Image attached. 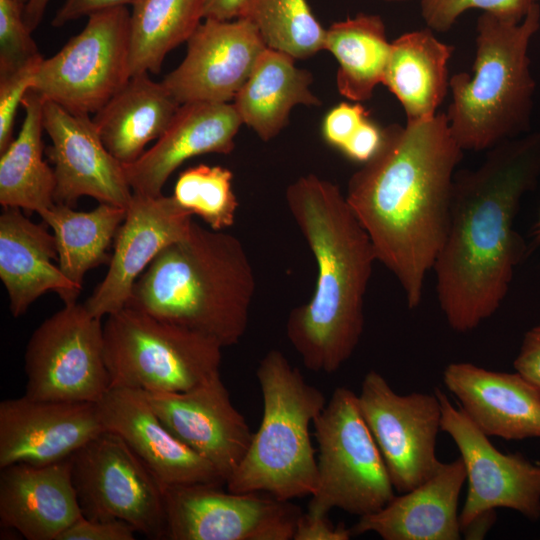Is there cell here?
<instances>
[{
    "label": "cell",
    "instance_id": "obj_1",
    "mask_svg": "<svg viewBox=\"0 0 540 540\" xmlns=\"http://www.w3.org/2000/svg\"><path fill=\"white\" fill-rule=\"evenodd\" d=\"M463 152L443 112L392 124L377 154L348 181L346 200L410 309L421 303L443 245Z\"/></svg>",
    "mask_w": 540,
    "mask_h": 540
},
{
    "label": "cell",
    "instance_id": "obj_2",
    "mask_svg": "<svg viewBox=\"0 0 540 540\" xmlns=\"http://www.w3.org/2000/svg\"><path fill=\"white\" fill-rule=\"evenodd\" d=\"M540 179V131L488 150L475 169L455 174L449 223L433 270L448 325L466 333L505 299L525 252L515 218Z\"/></svg>",
    "mask_w": 540,
    "mask_h": 540
},
{
    "label": "cell",
    "instance_id": "obj_3",
    "mask_svg": "<svg viewBox=\"0 0 540 540\" xmlns=\"http://www.w3.org/2000/svg\"><path fill=\"white\" fill-rule=\"evenodd\" d=\"M285 199L317 266L312 296L290 311L286 335L308 370L333 373L362 337L376 254L336 184L301 176L287 187Z\"/></svg>",
    "mask_w": 540,
    "mask_h": 540
},
{
    "label": "cell",
    "instance_id": "obj_4",
    "mask_svg": "<svg viewBox=\"0 0 540 540\" xmlns=\"http://www.w3.org/2000/svg\"><path fill=\"white\" fill-rule=\"evenodd\" d=\"M255 289L241 241L193 221L138 277L126 306L205 334L224 348L244 336Z\"/></svg>",
    "mask_w": 540,
    "mask_h": 540
},
{
    "label": "cell",
    "instance_id": "obj_5",
    "mask_svg": "<svg viewBox=\"0 0 540 540\" xmlns=\"http://www.w3.org/2000/svg\"><path fill=\"white\" fill-rule=\"evenodd\" d=\"M540 28L538 2L520 22L482 12L472 72L449 80L445 113L463 151H484L531 131L536 82L529 46Z\"/></svg>",
    "mask_w": 540,
    "mask_h": 540
},
{
    "label": "cell",
    "instance_id": "obj_6",
    "mask_svg": "<svg viewBox=\"0 0 540 540\" xmlns=\"http://www.w3.org/2000/svg\"><path fill=\"white\" fill-rule=\"evenodd\" d=\"M256 377L263 399L262 420L226 481L227 490L262 492L280 500L310 496L317 483V458L309 428L326 399L277 349L263 356Z\"/></svg>",
    "mask_w": 540,
    "mask_h": 540
},
{
    "label": "cell",
    "instance_id": "obj_7",
    "mask_svg": "<svg viewBox=\"0 0 540 540\" xmlns=\"http://www.w3.org/2000/svg\"><path fill=\"white\" fill-rule=\"evenodd\" d=\"M103 332L110 387L183 392L220 375L218 341L143 311L109 314Z\"/></svg>",
    "mask_w": 540,
    "mask_h": 540
},
{
    "label": "cell",
    "instance_id": "obj_8",
    "mask_svg": "<svg viewBox=\"0 0 540 540\" xmlns=\"http://www.w3.org/2000/svg\"><path fill=\"white\" fill-rule=\"evenodd\" d=\"M318 443L317 483L307 511L339 508L359 517L390 502L394 487L358 408L357 394L337 387L313 422Z\"/></svg>",
    "mask_w": 540,
    "mask_h": 540
},
{
    "label": "cell",
    "instance_id": "obj_9",
    "mask_svg": "<svg viewBox=\"0 0 540 540\" xmlns=\"http://www.w3.org/2000/svg\"><path fill=\"white\" fill-rule=\"evenodd\" d=\"M87 17L80 33L42 60L31 90L72 113L91 115L131 78L130 11L119 6Z\"/></svg>",
    "mask_w": 540,
    "mask_h": 540
},
{
    "label": "cell",
    "instance_id": "obj_10",
    "mask_svg": "<svg viewBox=\"0 0 540 540\" xmlns=\"http://www.w3.org/2000/svg\"><path fill=\"white\" fill-rule=\"evenodd\" d=\"M24 359L29 398L97 403L110 388L103 324L77 301L34 330Z\"/></svg>",
    "mask_w": 540,
    "mask_h": 540
},
{
    "label": "cell",
    "instance_id": "obj_11",
    "mask_svg": "<svg viewBox=\"0 0 540 540\" xmlns=\"http://www.w3.org/2000/svg\"><path fill=\"white\" fill-rule=\"evenodd\" d=\"M70 461L84 517L124 520L150 539H165L163 486L119 436L104 430Z\"/></svg>",
    "mask_w": 540,
    "mask_h": 540
},
{
    "label": "cell",
    "instance_id": "obj_12",
    "mask_svg": "<svg viewBox=\"0 0 540 540\" xmlns=\"http://www.w3.org/2000/svg\"><path fill=\"white\" fill-rule=\"evenodd\" d=\"M358 408L385 462L395 490L404 493L441 466L436 441L442 409L435 393H396L377 371L363 378Z\"/></svg>",
    "mask_w": 540,
    "mask_h": 540
},
{
    "label": "cell",
    "instance_id": "obj_13",
    "mask_svg": "<svg viewBox=\"0 0 540 540\" xmlns=\"http://www.w3.org/2000/svg\"><path fill=\"white\" fill-rule=\"evenodd\" d=\"M163 493L170 540H291L303 513L290 500L221 485L165 486Z\"/></svg>",
    "mask_w": 540,
    "mask_h": 540
},
{
    "label": "cell",
    "instance_id": "obj_14",
    "mask_svg": "<svg viewBox=\"0 0 540 540\" xmlns=\"http://www.w3.org/2000/svg\"><path fill=\"white\" fill-rule=\"evenodd\" d=\"M442 409L441 431L456 444L468 490L459 514L462 530L479 516L508 508L530 521L540 518V463L521 453H502L447 395L436 388Z\"/></svg>",
    "mask_w": 540,
    "mask_h": 540
},
{
    "label": "cell",
    "instance_id": "obj_15",
    "mask_svg": "<svg viewBox=\"0 0 540 540\" xmlns=\"http://www.w3.org/2000/svg\"><path fill=\"white\" fill-rule=\"evenodd\" d=\"M186 43L183 61L162 81L180 105L229 103L267 48L257 28L245 18H206Z\"/></svg>",
    "mask_w": 540,
    "mask_h": 540
},
{
    "label": "cell",
    "instance_id": "obj_16",
    "mask_svg": "<svg viewBox=\"0 0 540 540\" xmlns=\"http://www.w3.org/2000/svg\"><path fill=\"white\" fill-rule=\"evenodd\" d=\"M43 128L51 140L46 155L53 164L56 204L74 207L80 197L89 196L128 207L133 192L123 165L104 145L90 115L43 99Z\"/></svg>",
    "mask_w": 540,
    "mask_h": 540
},
{
    "label": "cell",
    "instance_id": "obj_17",
    "mask_svg": "<svg viewBox=\"0 0 540 540\" xmlns=\"http://www.w3.org/2000/svg\"><path fill=\"white\" fill-rule=\"evenodd\" d=\"M192 222V214L173 196L133 193L108 271L84 303L89 313L102 319L124 308L138 277L161 250L188 233Z\"/></svg>",
    "mask_w": 540,
    "mask_h": 540
},
{
    "label": "cell",
    "instance_id": "obj_18",
    "mask_svg": "<svg viewBox=\"0 0 540 540\" xmlns=\"http://www.w3.org/2000/svg\"><path fill=\"white\" fill-rule=\"evenodd\" d=\"M155 413L185 445L210 462L226 481L252 439L221 374L183 392H144Z\"/></svg>",
    "mask_w": 540,
    "mask_h": 540
},
{
    "label": "cell",
    "instance_id": "obj_19",
    "mask_svg": "<svg viewBox=\"0 0 540 540\" xmlns=\"http://www.w3.org/2000/svg\"><path fill=\"white\" fill-rule=\"evenodd\" d=\"M97 403L36 400L0 402V468L48 465L70 458L103 432Z\"/></svg>",
    "mask_w": 540,
    "mask_h": 540
},
{
    "label": "cell",
    "instance_id": "obj_20",
    "mask_svg": "<svg viewBox=\"0 0 540 540\" xmlns=\"http://www.w3.org/2000/svg\"><path fill=\"white\" fill-rule=\"evenodd\" d=\"M97 408L104 429L119 436L163 487L225 484L210 462L166 427L144 391L110 387Z\"/></svg>",
    "mask_w": 540,
    "mask_h": 540
},
{
    "label": "cell",
    "instance_id": "obj_21",
    "mask_svg": "<svg viewBox=\"0 0 540 540\" xmlns=\"http://www.w3.org/2000/svg\"><path fill=\"white\" fill-rule=\"evenodd\" d=\"M243 124L233 103L180 105L166 131L135 162L123 165L133 193L158 196L186 160L206 153L229 154Z\"/></svg>",
    "mask_w": 540,
    "mask_h": 540
},
{
    "label": "cell",
    "instance_id": "obj_22",
    "mask_svg": "<svg viewBox=\"0 0 540 540\" xmlns=\"http://www.w3.org/2000/svg\"><path fill=\"white\" fill-rule=\"evenodd\" d=\"M443 382L460 409L488 437L540 439V388L520 373L453 362L445 367Z\"/></svg>",
    "mask_w": 540,
    "mask_h": 540
},
{
    "label": "cell",
    "instance_id": "obj_23",
    "mask_svg": "<svg viewBox=\"0 0 540 540\" xmlns=\"http://www.w3.org/2000/svg\"><path fill=\"white\" fill-rule=\"evenodd\" d=\"M0 523L27 540H57L82 516L70 458L0 468Z\"/></svg>",
    "mask_w": 540,
    "mask_h": 540
},
{
    "label": "cell",
    "instance_id": "obj_24",
    "mask_svg": "<svg viewBox=\"0 0 540 540\" xmlns=\"http://www.w3.org/2000/svg\"><path fill=\"white\" fill-rule=\"evenodd\" d=\"M466 471L459 457L442 463L416 488L402 493L377 512L359 517L352 536L374 532L384 540H458V503Z\"/></svg>",
    "mask_w": 540,
    "mask_h": 540
},
{
    "label": "cell",
    "instance_id": "obj_25",
    "mask_svg": "<svg viewBox=\"0 0 540 540\" xmlns=\"http://www.w3.org/2000/svg\"><path fill=\"white\" fill-rule=\"evenodd\" d=\"M47 226L31 221L18 208H4L0 215V279L15 318L48 291L56 292L64 304L76 302L80 294L81 288L52 263L58 254Z\"/></svg>",
    "mask_w": 540,
    "mask_h": 540
},
{
    "label": "cell",
    "instance_id": "obj_26",
    "mask_svg": "<svg viewBox=\"0 0 540 540\" xmlns=\"http://www.w3.org/2000/svg\"><path fill=\"white\" fill-rule=\"evenodd\" d=\"M179 107L162 82L142 73L131 76L92 119L108 151L128 165L161 137Z\"/></svg>",
    "mask_w": 540,
    "mask_h": 540
},
{
    "label": "cell",
    "instance_id": "obj_27",
    "mask_svg": "<svg viewBox=\"0 0 540 540\" xmlns=\"http://www.w3.org/2000/svg\"><path fill=\"white\" fill-rule=\"evenodd\" d=\"M453 51L429 28L404 33L391 42L382 84L400 102L406 121L438 113L449 90L448 63Z\"/></svg>",
    "mask_w": 540,
    "mask_h": 540
},
{
    "label": "cell",
    "instance_id": "obj_28",
    "mask_svg": "<svg viewBox=\"0 0 540 540\" xmlns=\"http://www.w3.org/2000/svg\"><path fill=\"white\" fill-rule=\"evenodd\" d=\"M295 60L284 52L266 48L233 99L243 124L263 141H270L285 128L293 107L321 104L310 89L311 73L297 67Z\"/></svg>",
    "mask_w": 540,
    "mask_h": 540
},
{
    "label": "cell",
    "instance_id": "obj_29",
    "mask_svg": "<svg viewBox=\"0 0 540 540\" xmlns=\"http://www.w3.org/2000/svg\"><path fill=\"white\" fill-rule=\"evenodd\" d=\"M21 129L0 157V204L39 215L55 205L56 179L43 159V98L34 90L26 94Z\"/></svg>",
    "mask_w": 540,
    "mask_h": 540
},
{
    "label": "cell",
    "instance_id": "obj_30",
    "mask_svg": "<svg viewBox=\"0 0 540 540\" xmlns=\"http://www.w3.org/2000/svg\"><path fill=\"white\" fill-rule=\"evenodd\" d=\"M386 27L378 15L359 13L326 29L325 50L338 62L339 93L353 102L371 99L383 83L390 54Z\"/></svg>",
    "mask_w": 540,
    "mask_h": 540
},
{
    "label": "cell",
    "instance_id": "obj_31",
    "mask_svg": "<svg viewBox=\"0 0 540 540\" xmlns=\"http://www.w3.org/2000/svg\"><path fill=\"white\" fill-rule=\"evenodd\" d=\"M126 216V208L100 203L88 212L56 204L40 217L56 240L58 266L82 289L85 274L110 260L108 250Z\"/></svg>",
    "mask_w": 540,
    "mask_h": 540
},
{
    "label": "cell",
    "instance_id": "obj_32",
    "mask_svg": "<svg viewBox=\"0 0 540 540\" xmlns=\"http://www.w3.org/2000/svg\"><path fill=\"white\" fill-rule=\"evenodd\" d=\"M206 0H133L131 76L159 73L166 55L187 42L204 20Z\"/></svg>",
    "mask_w": 540,
    "mask_h": 540
},
{
    "label": "cell",
    "instance_id": "obj_33",
    "mask_svg": "<svg viewBox=\"0 0 540 540\" xmlns=\"http://www.w3.org/2000/svg\"><path fill=\"white\" fill-rule=\"evenodd\" d=\"M239 18L257 28L267 48L294 59H306L325 50L326 29L307 0H249Z\"/></svg>",
    "mask_w": 540,
    "mask_h": 540
},
{
    "label": "cell",
    "instance_id": "obj_34",
    "mask_svg": "<svg viewBox=\"0 0 540 540\" xmlns=\"http://www.w3.org/2000/svg\"><path fill=\"white\" fill-rule=\"evenodd\" d=\"M232 179L233 174L227 168L199 164L179 174L172 196L209 228L224 231L234 224L239 206Z\"/></svg>",
    "mask_w": 540,
    "mask_h": 540
},
{
    "label": "cell",
    "instance_id": "obj_35",
    "mask_svg": "<svg viewBox=\"0 0 540 540\" xmlns=\"http://www.w3.org/2000/svg\"><path fill=\"white\" fill-rule=\"evenodd\" d=\"M536 3L537 0H421L420 12L427 28L447 32L470 9L520 22Z\"/></svg>",
    "mask_w": 540,
    "mask_h": 540
},
{
    "label": "cell",
    "instance_id": "obj_36",
    "mask_svg": "<svg viewBox=\"0 0 540 540\" xmlns=\"http://www.w3.org/2000/svg\"><path fill=\"white\" fill-rule=\"evenodd\" d=\"M24 20V5L0 0V73L15 70L40 56Z\"/></svg>",
    "mask_w": 540,
    "mask_h": 540
},
{
    "label": "cell",
    "instance_id": "obj_37",
    "mask_svg": "<svg viewBox=\"0 0 540 540\" xmlns=\"http://www.w3.org/2000/svg\"><path fill=\"white\" fill-rule=\"evenodd\" d=\"M43 59L40 55L15 70L0 73V153L14 140L13 128L17 108L32 89Z\"/></svg>",
    "mask_w": 540,
    "mask_h": 540
},
{
    "label": "cell",
    "instance_id": "obj_38",
    "mask_svg": "<svg viewBox=\"0 0 540 540\" xmlns=\"http://www.w3.org/2000/svg\"><path fill=\"white\" fill-rule=\"evenodd\" d=\"M369 118L359 103H340L333 107L323 122V136L328 144L341 150L359 127Z\"/></svg>",
    "mask_w": 540,
    "mask_h": 540
},
{
    "label": "cell",
    "instance_id": "obj_39",
    "mask_svg": "<svg viewBox=\"0 0 540 540\" xmlns=\"http://www.w3.org/2000/svg\"><path fill=\"white\" fill-rule=\"evenodd\" d=\"M136 532L124 520L88 519L82 515L57 540H134Z\"/></svg>",
    "mask_w": 540,
    "mask_h": 540
},
{
    "label": "cell",
    "instance_id": "obj_40",
    "mask_svg": "<svg viewBox=\"0 0 540 540\" xmlns=\"http://www.w3.org/2000/svg\"><path fill=\"white\" fill-rule=\"evenodd\" d=\"M350 528L343 522L334 525L328 514L302 513L299 517L293 540H349Z\"/></svg>",
    "mask_w": 540,
    "mask_h": 540
},
{
    "label": "cell",
    "instance_id": "obj_41",
    "mask_svg": "<svg viewBox=\"0 0 540 540\" xmlns=\"http://www.w3.org/2000/svg\"><path fill=\"white\" fill-rule=\"evenodd\" d=\"M383 141L384 129L368 118L340 151L350 160L363 165L377 154Z\"/></svg>",
    "mask_w": 540,
    "mask_h": 540
},
{
    "label": "cell",
    "instance_id": "obj_42",
    "mask_svg": "<svg viewBox=\"0 0 540 540\" xmlns=\"http://www.w3.org/2000/svg\"><path fill=\"white\" fill-rule=\"evenodd\" d=\"M513 365L516 372L540 388V324L525 333Z\"/></svg>",
    "mask_w": 540,
    "mask_h": 540
},
{
    "label": "cell",
    "instance_id": "obj_43",
    "mask_svg": "<svg viewBox=\"0 0 540 540\" xmlns=\"http://www.w3.org/2000/svg\"><path fill=\"white\" fill-rule=\"evenodd\" d=\"M133 0H64L51 24L60 28L65 24L88 16L94 12L131 4Z\"/></svg>",
    "mask_w": 540,
    "mask_h": 540
},
{
    "label": "cell",
    "instance_id": "obj_44",
    "mask_svg": "<svg viewBox=\"0 0 540 540\" xmlns=\"http://www.w3.org/2000/svg\"><path fill=\"white\" fill-rule=\"evenodd\" d=\"M249 0H206L204 19L233 20L239 18Z\"/></svg>",
    "mask_w": 540,
    "mask_h": 540
},
{
    "label": "cell",
    "instance_id": "obj_45",
    "mask_svg": "<svg viewBox=\"0 0 540 540\" xmlns=\"http://www.w3.org/2000/svg\"><path fill=\"white\" fill-rule=\"evenodd\" d=\"M50 0H29L24 6V20L33 32L41 23Z\"/></svg>",
    "mask_w": 540,
    "mask_h": 540
},
{
    "label": "cell",
    "instance_id": "obj_46",
    "mask_svg": "<svg viewBox=\"0 0 540 540\" xmlns=\"http://www.w3.org/2000/svg\"><path fill=\"white\" fill-rule=\"evenodd\" d=\"M536 237L538 240H540V216H539V220H538V223H537V226H536Z\"/></svg>",
    "mask_w": 540,
    "mask_h": 540
},
{
    "label": "cell",
    "instance_id": "obj_47",
    "mask_svg": "<svg viewBox=\"0 0 540 540\" xmlns=\"http://www.w3.org/2000/svg\"><path fill=\"white\" fill-rule=\"evenodd\" d=\"M383 1H387V2H404V1H408V0H383Z\"/></svg>",
    "mask_w": 540,
    "mask_h": 540
},
{
    "label": "cell",
    "instance_id": "obj_48",
    "mask_svg": "<svg viewBox=\"0 0 540 540\" xmlns=\"http://www.w3.org/2000/svg\"><path fill=\"white\" fill-rule=\"evenodd\" d=\"M17 1L25 6L29 0H17Z\"/></svg>",
    "mask_w": 540,
    "mask_h": 540
}]
</instances>
